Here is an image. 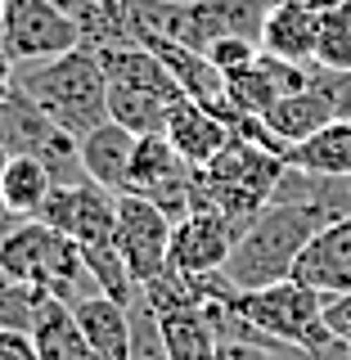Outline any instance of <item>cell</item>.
I'll return each mask as SVG.
<instances>
[{"instance_id": "obj_1", "label": "cell", "mask_w": 351, "mask_h": 360, "mask_svg": "<svg viewBox=\"0 0 351 360\" xmlns=\"http://www.w3.org/2000/svg\"><path fill=\"white\" fill-rule=\"evenodd\" d=\"M14 86L77 140L86 131H95L99 122H108V77L99 54L86 50V45L41 63H18Z\"/></svg>"}, {"instance_id": "obj_2", "label": "cell", "mask_w": 351, "mask_h": 360, "mask_svg": "<svg viewBox=\"0 0 351 360\" xmlns=\"http://www.w3.org/2000/svg\"><path fill=\"white\" fill-rule=\"evenodd\" d=\"M324 230V217L302 202H266L243 230V239L234 243L230 262L221 266V275L234 288L257 292L270 284H284L298 270V257L307 252V243Z\"/></svg>"}, {"instance_id": "obj_3", "label": "cell", "mask_w": 351, "mask_h": 360, "mask_svg": "<svg viewBox=\"0 0 351 360\" xmlns=\"http://www.w3.org/2000/svg\"><path fill=\"white\" fill-rule=\"evenodd\" d=\"M0 279L32 284V288L50 292V297L68 302V307L90 297V292H99L95 279H90V270H86L82 248L68 239V234L37 221V217L18 221L14 230L0 239Z\"/></svg>"}, {"instance_id": "obj_4", "label": "cell", "mask_w": 351, "mask_h": 360, "mask_svg": "<svg viewBox=\"0 0 351 360\" xmlns=\"http://www.w3.org/2000/svg\"><path fill=\"white\" fill-rule=\"evenodd\" d=\"M0 149L9 158H37L45 172L54 176V185L86 180L82 140L68 135L59 122H50L18 86L9 90V95H0Z\"/></svg>"}, {"instance_id": "obj_5", "label": "cell", "mask_w": 351, "mask_h": 360, "mask_svg": "<svg viewBox=\"0 0 351 360\" xmlns=\"http://www.w3.org/2000/svg\"><path fill=\"white\" fill-rule=\"evenodd\" d=\"M0 41L14 54V63H41L82 45V32L68 18L59 0H5Z\"/></svg>"}, {"instance_id": "obj_6", "label": "cell", "mask_w": 351, "mask_h": 360, "mask_svg": "<svg viewBox=\"0 0 351 360\" xmlns=\"http://www.w3.org/2000/svg\"><path fill=\"white\" fill-rule=\"evenodd\" d=\"M37 221L68 234L77 248L113 243V230H117V194L104 189L99 180H90V176L72 180V185H54Z\"/></svg>"}, {"instance_id": "obj_7", "label": "cell", "mask_w": 351, "mask_h": 360, "mask_svg": "<svg viewBox=\"0 0 351 360\" xmlns=\"http://www.w3.org/2000/svg\"><path fill=\"white\" fill-rule=\"evenodd\" d=\"M172 217L158 202L140 194H117V230H113V248L122 252L135 284H149L172 257Z\"/></svg>"}, {"instance_id": "obj_8", "label": "cell", "mask_w": 351, "mask_h": 360, "mask_svg": "<svg viewBox=\"0 0 351 360\" xmlns=\"http://www.w3.org/2000/svg\"><path fill=\"white\" fill-rule=\"evenodd\" d=\"M189 176H194V167L172 149L167 135H140L131 153L127 194L149 198L172 221H180V217H189Z\"/></svg>"}, {"instance_id": "obj_9", "label": "cell", "mask_w": 351, "mask_h": 360, "mask_svg": "<svg viewBox=\"0 0 351 360\" xmlns=\"http://www.w3.org/2000/svg\"><path fill=\"white\" fill-rule=\"evenodd\" d=\"M248 225L225 217V212H189V217H180L172 225V257L167 262L189 270V275H212V270H221L225 262H230L234 243L243 239Z\"/></svg>"}, {"instance_id": "obj_10", "label": "cell", "mask_w": 351, "mask_h": 360, "mask_svg": "<svg viewBox=\"0 0 351 360\" xmlns=\"http://www.w3.org/2000/svg\"><path fill=\"white\" fill-rule=\"evenodd\" d=\"M302 86H311V68L275 59V54H266V50L257 54L243 72L225 77V95H230V104L243 108V112H257V117H262L270 104H279L284 95L302 90Z\"/></svg>"}, {"instance_id": "obj_11", "label": "cell", "mask_w": 351, "mask_h": 360, "mask_svg": "<svg viewBox=\"0 0 351 360\" xmlns=\"http://www.w3.org/2000/svg\"><path fill=\"white\" fill-rule=\"evenodd\" d=\"M298 284H307L324 297L333 292H351V217L324 225L320 234L307 243V252L298 257V270H293Z\"/></svg>"}, {"instance_id": "obj_12", "label": "cell", "mask_w": 351, "mask_h": 360, "mask_svg": "<svg viewBox=\"0 0 351 360\" xmlns=\"http://www.w3.org/2000/svg\"><path fill=\"white\" fill-rule=\"evenodd\" d=\"M315 41H320V14L302 0H275L262 22V50L288 63H315Z\"/></svg>"}, {"instance_id": "obj_13", "label": "cell", "mask_w": 351, "mask_h": 360, "mask_svg": "<svg viewBox=\"0 0 351 360\" xmlns=\"http://www.w3.org/2000/svg\"><path fill=\"white\" fill-rule=\"evenodd\" d=\"M162 135L172 140V149L185 158L189 167H208L212 158L230 144V127H225L212 108H203L198 99H189V95L172 104V117H167Z\"/></svg>"}, {"instance_id": "obj_14", "label": "cell", "mask_w": 351, "mask_h": 360, "mask_svg": "<svg viewBox=\"0 0 351 360\" xmlns=\"http://www.w3.org/2000/svg\"><path fill=\"white\" fill-rule=\"evenodd\" d=\"M140 135L127 131L122 122H99L95 131L82 135V172L90 180H99L113 194H127V176H131V153Z\"/></svg>"}, {"instance_id": "obj_15", "label": "cell", "mask_w": 351, "mask_h": 360, "mask_svg": "<svg viewBox=\"0 0 351 360\" xmlns=\"http://www.w3.org/2000/svg\"><path fill=\"white\" fill-rule=\"evenodd\" d=\"M72 320L99 360H131V307L104 297V292H90V297L72 302Z\"/></svg>"}, {"instance_id": "obj_16", "label": "cell", "mask_w": 351, "mask_h": 360, "mask_svg": "<svg viewBox=\"0 0 351 360\" xmlns=\"http://www.w3.org/2000/svg\"><path fill=\"white\" fill-rule=\"evenodd\" d=\"M140 45H149L158 59L167 63V72L176 77V86L185 90L189 99H198L203 108H217L225 104V72L208 59L203 50H189L180 41H167V37H144Z\"/></svg>"}, {"instance_id": "obj_17", "label": "cell", "mask_w": 351, "mask_h": 360, "mask_svg": "<svg viewBox=\"0 0 351 360\" xmlns=\"http://www.w3.org/2000/svg\"><path fill=\"white\" fill-rule=\"evenodd\" d=\"M68 18L77 22L86 50H113V45H140L135 41L131 0H59Z\"/></svg>"}, {"instance_id": "obj_18", "label": "cell", "mask_w": 351, "mask_h": 360, "mask_svg": "<svg viewBox=\"0 0 351 360\" xmlns=\"http://www.w3.org/2000/svg\"><path fill=\"white\" fill-rule=\"evenodd\" d=\"M262 122H266V131L275 135V140L284 144V153H288L293 144L311 140L320 127H329L333 108H329V99H324L315 86H302V90H293V95H284L279 104H270L262 112Z\"/></svg>"}, {"instance_id": "obj_19", "label": "cell", "mask_w": 351, "mask_h": 360, "mask_svg": "<svg viewBox=\"0 0 351 360\" xmlns=\"http://www.w3.org/2000/svg\"><path fill=\"white\" fill-rule=\"evenodd\" d=\"M172 95L149 86H127V82H108V117L122 122L135 135H162L167 117H172Z\"/></svg>"}, {"instance_id": "obj_20", "label": "cell", "mask_w": 351, "mask_h": 360, "mask_svg": "<svg viewBox=\"0 0 351 360\" xmlns=\"http://www.w3.org/2000/svg\"><path fill=\"white\" fill-rule=\"evenodd\" d=\"M32 342H37L41 360H99L90 352V342L82 338V329H77L72 307L59 297H45L37 324H32Z\"/></svg>"}, {"instance_id": "obj_21", "label": "cell", "mask_w": 351, "mask_h": 360, "mask_svg": "<svg viewBox=\"0 0 351 360\" xmlns=\"http://www.w3.org/2000/svg\"><path fill=\"white\" fill-rule=\"evenodd\" d=\"M288 167L315 176H351V122L333 117L329 127H320L311 140L288 149Z\"/></svg>"}, {"instance_id": "obj_22", "label": "cell", "mask_w": 351, "mask_h": 360, "mask_svg": "<svg viewBox=\"0 0 351 360\" xmlns=\"http://www.w3.org/2000/svg\"><path fill=\"white\" fill-rule=\"evenodd\" d=\"M158 324H162L172 360H221V338H217V324H212L208 307L158 315Z\"/></svg>"}, {"instance_id": "obj_23", "label": "cell", "mask_w": 351, "mask_h": 360, "mask_svg": "<svg viewBox=\"0 0 351 360\" xmlns=\"http://www.w3.org/2000/svg\"><path fill=\"white\" fill-rule=\"evenodd\" d=\"M50 189H54V176L45 172L37 158H9L5 185H0V207L18 221H32V217H41Z\"/></svg>"}, {"instance_id": "obj_24", "label": "cell", "mask_w": 351, "mask_h": 360, "mask_svg": "<svg viewBox=\"0 0 351 360\" xmlns=\"http://www.w3.org/2000/svg\"><path fill=\"white\" fill-rule=\"evenodd\" d=\"M82 257H86V270H90V279H95V288L104 292V297L122 302V307H131V302L140 297V284L131 279L127 262H122V252H117L113 243H99V248H82Z\"/></svg>"}, {"instance_id": "obj_25", "label": "cell", "mask_w": 351, "mask_h": 360, "mask_svg": "<svg viewBox=\"0 0 351 360\" xmlns=\"http://www.w3.org/2000/svg\"><path fill=\"white\" fill-rule=\"evenodd\" d=\"M315 63L320 68H351V0L320 14V41H315Z\"/></svg>"}, {"instance_id": "obj_26", "label": "cell", "mask_w": 351, "mask_h": 360, "mask_svg": "<svg viewBox=\"0 0 351 360\" xmlns=\"http://www.w3.org/2000/svg\"><path fill=\"white\" fill-rule=\"evenodd\" d=\"M50 292L32 288V284H14V279H0V329H18V333H32L37 315L45 307Z\"/></svg>"}, {"instance_id": "obj_27", "label": "cell", "mask_w": 351, "mask_h": 360, "mask_svg": "<svg viewBox=\"0 0 351 360\" xmlns=\"http://www.w3.org/2000/svg\"><path fill=\"white\" fill-rule=\"evenodd\" d=\"M131 360H172L162 324H158V311L144 302V288L131 302Z\"/></svg>"}, {"instance_id": "obj_28", "label": "cell", "mask_w": 351, "mask_h": 360, "mask_svg": "<svg viewBox=\"0 0 351 360\" xmlns=\"http://www.w3.org/2000/svg\"><path fill=\"white\" fill-rule=\"evenodd\" d=\"M311 86L320 90L324 99H329L333 117H347V122H351V68H347V72H338V68L311 63Z\"/></svg>"}, {"instance_id": "obj_29", "label": "cell", "mask_w": 351, "mask_h": 360, "mask_svg": "<svg viewBox=\"0 0 351 360\" xmlns=\"http://www.w3.org/2000/svg\"><path fill=\"white\" fill-rule=\"evenodd\" d=\"M257 54H262V41H253V37H221V41L208 45V59L217 63L225 77H230V72H243Z\"/></svg>"}, {"instance_id": "obj_30", "label": "cell", "mask_w": 351, "mask_h": 360, "mask_svg": "<svg viewBox=\"0 0 351 360\" xmlns=\"http://www.w3.org/2000/svg\"><path fill=\"white\" fill-rule=\"evenodd\" d=\"M324 324H329V333L338 342L351 347V292H333V297H324Z\"/></svg>"}, {"instance_id": "obj_31", "label": "cell", "mask_w": 351, "mask_h": 360, "mask_svg": "<svg viewBox=\"0 0 351 360\" xmlns=\"http://www.w3.org/2000/svg\"><path fill=\"white\" fill-rule=\"evenodd\" d=\"M0 360H41V356H37V342H32V333L0 329Z\"/></svg>"}, {"instance_id": "obj_32", "label": "cell", "mask_w": 351, "mask_h": 360, "mask_svg": "<svg viewBox=\"0 0 351 360\" xmlns=\"http://www.w3.org/2000/svg\"><path fill=\"white\" fill-rule=\"evenodd\" d=\"M221 360H270V352H266V347H257V342L221 338Z\"/></svg>"}, {"instance_id": "obj_33", "label": "cell", "mask_w": 351, "mask_h": 360, "mask_svg": "<svg viewBox=\"0 0 351 360\" xmlns=\"http://www.w3.org/2000/svg\"><path fill=\"white\" fill-rule=\"evenodd\" d=\"M14 77H18V63H14V54L5 50V41H0V95L14 90Z\"/></svg>"}, {"instance_id": "obj_34", "label": "cell", "mask_w": 351, "mask_h": 360, "mask_svg": "<svg viewBox=\"0 0 351 360\" xmlns=\"http://www.w3.org/2000/svg\"><path fill=\"white\" fill-rule=\"evenodd\" d=\"M14 225H18V217H9V212H5V207H0V239H5V234H9V230H14Z\"/></svg>"}, {"instance_id": "obj_35", "label": "cell", "mask_w": 351, "mask_h": 360, "mask_svg": "<svg viewBox=\"0 0 351 360\" xmlns=\"http://www.w3.org/2000/svg\"><path fill=\"white\" fill-rule=\"evenodd\" d=\"M302 5H311L315 14H324V9H333V5H343V0H302Z\"/></svg>"}, {"instance_id": "obj_36", "label": "cell", "mask_w": 351, "mask_h": 360, "mask_svg": "<svg viewBox=\"0 0 351 360\" xmlns=\"http://www.w3.org/2000/svg\"><path fill=\"white\" fill-rule=\"evenodd\" d=\"M5 172H9V153L0 149V185H5Z\"/></svg>"}, {"instance_id": "obj_37", "label": "cell", "mask_w": 351, "mask_h": 360, "mask_svg": "<svg viewBox=\"0 0 351 360\" xmlns=\"http://www.w3.org/2000/svg\"><path fill=\"white\" fill-rule=\"evenodd\" d=\"M0 18H5V0H0Z\"/></svg>"}]
</instances>
